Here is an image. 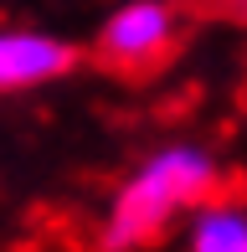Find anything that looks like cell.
<instances>
[{
  "mask_svg": "<svg viewBox=\"0 0 247 252\" xmlns=\"http://www.w3.org/2000/svg\"><path fill=\"white\" fill-rule=\"evenodd\" d=\"M211 190H216V159L201 150V144H165V150L144 155L139 165L119 180L98 242L119 247V252L160 242Z\"/></svg>",
  "mask_w": 247,
  "mask_h": 252,
  "instance_id": "cell-1",
  "label": "cell"
},
{
  "mask_svg": "<svg viewBox=\"0 0 247 252\" xmlns=\"http://www.w3.org/2000/svg\"><path fill=\"white\" fill-rule=\"evenodd\" d=\"M72 47L52 31L5 26L0 31V93H31L72 72Z\"/></svg>",
  "mask_w": 247,
  "mask_h": 252,
  "instance_id": "cell-3",
  "label": "cell"
},
{
  "mask_svg": "<svg viewBox=\"0 0 247 252\" xmlns=\"http://www.w3.org/2000/svg\"><path fill=\"white\" fill-rule=\"evenodd\" d=\"M185 242L196 252H247V201H201L190 211Z\"/></svg>",
  "mask_w": 247,
  "mask_h": 252,
  "instance_id": "cell-4",
  "label": "cell"
},
{
  "mask_svg": "<svg viewBox=\"0 0 247 252\" xmlns=\"http://www.w3.org/2000/svg\"><path fill=\"white\" fill-rule=\"evenodd\" d=\"M175 36H181L175 5H165V0H124L98 31V57L108 67H124V72H144V67H160L170 57Z\"/></svg>",
  "mask_w": 247,
  "mask_h": 252,
  "instance_id": "cell-2",
  "label": "cell"
}]
</instances>
